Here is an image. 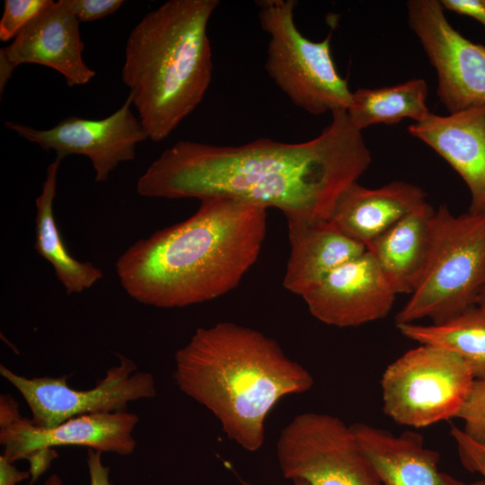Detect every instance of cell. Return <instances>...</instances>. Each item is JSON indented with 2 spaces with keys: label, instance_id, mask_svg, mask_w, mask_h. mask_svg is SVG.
Segmentation results:
<instances>
[{
  "label": "cell",
  "instance_id": "30",
  "mask_svg": "<svg viewBox=\"0 0 485 485\" xmlns=\"http://www.w3.org/2000/svg\"><path fill=\"white\" fill-rule=\"evenodd\" d=\"M30 477L29 471L18 470L4 455H0V485H16Z\"/></svg>",
  "mask_w": 485,
  "mask_h": 485
},
{
  "label": "cell",
  "instance_id": "31",
  "mask_svg": "<svg viewBox=\"0 0 485 485\" xmlns=\"http://www.w3.org/2000/svg\"><path fill=\"white\" fill-rule=\"evenodd\" d=\"M476 304L485 307V280H484V282H483L482 286L481 287L480 291L478 293Z\"/></svg>",
  "mask_w": 485,
  "mask_h": 485
},
{
  "label": "cell",
  "instance_id": "6",
  "mask_svg": "<svg viewBox=\"0 0 485 485\" xmlns=\"http://www.w3.org/2000/svg\"><path fill=\"white\" fill-rule=\"evenodd\" d=\"M260 26L269 36L266 70L276 85L297 107L313 115L348 110L352 92L338 72L330 33L312 41L296 28L294 0H261Z\"/></svg>",
  "mask_w": 485,
  "mask_h": 485
},
{
  "label": "cell",
  "instance_id": "8",
  "mask_svg": "<svg viewBox=\"0 0 485 485\" xmlns=\"http://www.w3.org/2000/svg\"><path fill=\"white\" fill-rule=\"evenodd\" d=\"M277 457L285 478L309 485H383L350 426L333 415H296L280 432Z\"/></svg>",
  "mask_w": 485,
  "mask_h": 485
},
{
  "label": "cell",
  "instance_id": "5",
  "mask_svg": "<svg viewBox=\"0 0 485 485\" xmlns=\"http://www.w3.org/2000/svg\"><path fill=\"white\" fill-rule=\"evenodd\" d=\"M485 280V214L435 211L433 245L426 271L395 324L429 319L445 322L476 304Z\"/></svg>",
  "mask_w": 485,
  "mask_h": 485
},
{
  "label": "cell",
  "instance_id": "20",
  "mask_svg": "<svg viewBox=\"0 0 485 485\" xmlns=\"http://www.w3.org/2000/svg\"><path fill=\"white\" fill-rule=\"evenodd\" d=\"M61 161L56 158L48 166L41 193L36 198L34 249L52 265L66 294L72 295L89 289L102 278L103 274L92 262L79 261L68 252L57 225L53 204Z\"/></svg>",
  "mask_w": 485,
  "mask_h": 485
},
{
  "label": "cell",
  "instance_id": "23",
  "mask_svg": "<svg viewBox=\"0 0 485 485\" xmlns=\"http://www.w3.org/2000/svg\"><path fill=\"white\" fill-rule=\"evenodd\" d=\"M49 0H5L0 21V40L14 39Z\"/></svg>",
  "mask_w": 485,
  "mask_h": 485
},
{
  "label": "cell",
  "instance_id": "13",
  "mask_svg": "<svg viewBox=\"0 0 485 485\" xmlns=\"http://www.w3.org/2000/svg\"><path fill=\"white\" fill-rule=\"evenodd\" d=\"M395 297L367 250L332 270L302 296L314 318L339 328L357 327L384 318Z\"/></svg>",
  "mask_w": 485,
  "mask_h": 485
},
{
  "label": "cell",
  "instance_id": "11",
  "mask_svg": "<svg viewBox=\"0 0 485 485\" xmlns=\"http://www.w3.org/2000/svg\"><path fill=\"white\" fill-rule=\"evenodd\" d=\"M139 418L128 411L87 414L71 418L55 427L42 428L22 416L16 400L0 395V444L11 463L56 446H85L101 453L128 455L137 441L133 436Z\"/></svg>",
  "mask_w": 485,
  "mask_h": 485
},
{
  "label": "cell",
  "instance_id": "16",
  "mask_svg": "<svg viewBox=\"0 0 485 485\" xmlns=\"http://www.w3.org/2000/svg\"><path fill=\"white\" fill-rule=\"evenodd\" d=\"M350 428L383 485H468L439 471V453L418 432L393 435L360 422Z\"/></svg>",
  "mask_w": 485,
  "mask_h": 485
},
{
  "label": "cell",
  "instance_id": "27",
  "mask_svg": "<svg viewBox=\"0 0 485 485\" xmlns=\"http://www.w3.org/2000/svg\"><path fill=\"white\" fill-rule=\"evenodd\" d=\"M444 9L470 16L485 26V0H440Z\"/></svg>",
  "mask_w": 485,
  "mask_h": 485
},
{
  "label": "cell",
  "instance_id": "25",
  "mask_svg": "<svg viewBox=\"0 0 485 485\" xmlns=\"http://www.w3.org/2000/svg\"><path fill=\"white\" fill-rule=\"evenodd\" d=\"M450 434L463 468L470 472L480 473L485 481V444L472 439L456 426L451 427Z\"/></svg>",
  "mask_w": 485,
  "mask_h": 485
},
{
  "label": "cell",
  "instance_id": "15",
  "mask_svg": "<svg viewBox=\"0 0 485 485\" xmlns=\"http://www.w3.org/2000/svg\"><path fill=\"white\" fill-rule=\"evenodd\" d=\"M408 131L462 177L471 194L468 213L485 214V104L445 116L430 113Z\"/></svg>",
  "mask_w": 485,
  "mask_h": 485
},
{
  "label": "cell",
  "instance_id": "33",
  "mask_svg": "<svg viewBox=\"0 0 485 485\" xmlns=\"http://www.w3.org/2000/svg\"><path fill=\"white\" fill-rule=\"evenodd\" d=\"M242 485H252L247 481H242ZM293 485H309L308 482H306L304 480H301V479H295V480H293Z\"/></svg>",
  "mask_w": 485,
  "mask_h": 485
},
{
  "label": "cell",
  "instance_id": "3",
  "mask_svg": "<svg viewBox=\"0 0 485 485\" xmlns=\"http://www.w3.org/2000/svg\"><path fill=\"white\" fill-rule=\"evenodd\" d=\"M179 389L219 420L249 452L265 440V420L283 397L310 390L313 378L262 332L230 322L198 328L174 356Z\"/></svg>",
  "mask_w": 485,
  "mask_h": 485
},
{
  "label": "cell",
  "instance_id": "21",
  "mask_svg": "<svg viewBox=\"0 0 485 485\" xmlns=\"http://www.w3.org/2000/svg\"><path fill=\"white\" fill-rule=\"evenodd\" d=\"M428 94L427 82L421 78L392 86L358 88L352 92L348 117L360 131L379 123L396 124L404 119L420 122L431 113L427 105Z\"/></svg>",
  "mask_w": 485,
  "mask_h": 485
},
{
  "label": "cell",
  "instance_id": "2",
  "mask_svg": "<svg viewBox=\"0 0 485 485\" xmlns=\"http://www.w3.org/2000/svg\"><path fill=\"white\" fill-rule=\"evenodd\" d=\"M267 207L227 196L200 199L186 220L128 247L115 267L135 301L181 308L217 298L256 262L266 236Z\"/></svg>",
  "mask_w": 485,
  "mask_h": 485
},
{
  "label": "cell",
  "instance_id": "26",
  "mask_svg": "<svg viewBox=\"0 0 485 485\" xmlns=\"http://www.w3.org/2000/svg\"><path fill=\"white\" fill-rule=\"evenodd\" d=\"M80 22H93L115 13L122 0H60Z\"/></svg>",
  "mask_w": 485,
  "mask_h": 485
},
{
  "label": "cell",
  "instance_id": "22",
  "mask_svg": "<svg viewBox=\"0 0 485 485\" xmlns=\"http://www.w3.org/2000/svg\"><path fill=\"white\" fill-rule=\"evenodd\" d=\"M406 338L419 344L446 348L469 366L474 380L485 381V307L473 305L454 318L439 323L416 322L396 325Z\"/></svg>",
  "mask_w": 485,
  "mask_h": 485
},
{
  "label": "cell",
  "instance_id": "10",
  "mask_svg": "<svg viewBox=\"0 0 485 485\" xmlns=\"http://www.w3.org/2000/svg\"><path fill=\"white\" fill-rule=\"evenodd\" d=\"M408 23L436 73V94L454 113L485 104V46L456 31L440 0H410Z\"/></svg>",
  "mask_w": 485,
  "mask_h": 485
},
{
  "label": "cell",
  "instance_id": "19",
  "mask_svg": "<svg viewBox=\"0 0 485 485\" xmlns=\"http://www.w3.org/2000/svg\"><path fill=\"white\" fill-rule=\"evenodd\" d=\"M435 211L426 201L366 247L396 295H411L426 271Z\"/></svg>",
  "mask_w": 485,
  "mask_h": 485
},
{
  "label": "cell",
  "instance_id": "34",
  "mask_svg": "<svg viewBox=\"0 0 485 485\" xmlns=\"http://www.w3.org/2000/svg\"><path fill=\"white\" fill-rule=\"evenodd\" d=\"M468 485H485V481L482 479V480L472 482Z\"/></svg>",
  "mask_w": 485,
  "mask_h": 485
},
{
  "label": "cell",
  "instance_id": "9",
  "mask_svg": "<svg viewBox=\"0 0 485 485\" xmlns=\"http://www.w3.org/2000/svg\"><path fill=\"white\" fill-rule=\"evenodd\" d=\"M119 364L88 390L67 384L68 375L28 378L4 365L0 374L21 393L31 412V421L42 428L55 427L71 418L87 414L127 411L131 401L156 395L152 374L137 371L136 363L116 354Z\"/></svg>",
  "mask_w": 485,
  "mask_h": 485
},
{
  "label": "cell",
  "instance_id": "1",
  "mask_svg": "<svg viewBox=\"0 0 485 485\" xmlns=\"http://www.w3.org/2000/svg\"><path fill=\"white\" fill-rule=\"evenodd\" d=\"M302 143L259 138L242 146L178 141L138 178L137 192L168 199L227 196L279 209L287 221L328 220L372 156L347 110Z\"/></svg>",
  "mask_w": 485,
  "mask_h": 485
},
{
  "label": "cell",
  "instance_id": "32",
  "mask_svg": "<svg viewBox=\"0 0 485 485\" xmlns=\"http://www.w3.org/2000/svg\"><path fill=\"white\" fill-rule=\"evenodd\" d=\"M43 485H63V481L57 474H52L45 481Z\"/></svg>",
  "mask_w": 485,
  "mask_h": 485
},
{
  "label": "cell",
  "instance_id": "29",
  "mask_svg": "<svg viewBox=\"0 0 485 485\" xmlns=\"http://www.w3.org/2000/svg\"><path fill=\"white\" fill-rule=\"evenodd\" d=\"M57 457V454L53 448L41 449L31 454L26 459L30 463V484L36 482L38 479L48 469L51 462Z\"/></svg>",
  "mask_w": 485,
  "mask_h": 485
},
{
  "label": "cell",
  "instance_id": "18",
  "mask_svg": "<svg viewBox=\"0 0 485 485\" xmlns=\"http://www.w3.org/2000/svg\"><path fill=\"white\" fill-rule=\"evenodd\" d=\"M287 222L290 254L282 285L295 295L303 296L332 270L366 251L329 219Z\"/></svg>",
  "mask_w": 485,
  "mask_h": 485
},
{
  "label": "cell",
  "instance_id": "12",
  "mask_svg": "<svg viewBox=\"0 0 485 485\" xmlns=\"http://www.w3.org/2000/svg\"><path fill=\"white\" fill-rule=\"evenodd\" d=\"M131 105L128 97L119 109L104 119L69 116L48 129L13 121H6L4 126L42 149L55 151L60 160L72 154L86 156L94 170V181L103 182L120 163L134 160L137 145L148 139Z\"/></svg>",
  "mask_w": 485,
  "mask_h": 485
},
{
  "label": "cell",
  "instance_id": "7",
  "mask_svg": "<svg viewBox=\"0 0 485 485\" xmlns=\"http://www.w3.org/2000/svg\"><path fill=\"white\" fill-rule=\"evenodd\" d=\"M474 382L467 364L446 348L419 344L384 371L383 410L401 426L419 428L457 418Z\"/></svg>",
  "mask_w": 485,
  "mask_h": 485
},
{
  "label": "cell",
  "instance_id": "17",
  "mask_svg": "<svg viewBox=\"0 0 485 485\" xmlns=\"http://www.w3.org/2000/svg\"><path fill=\"white\" fill-rule=\"evenodd\" d=\"M419 186L392 181L369 189L354 182L338 198L329 220L366 248L394 224L426 202Z\"/></svg>",
  "mask_w": 485,
  "mask_h": 485
},
{
  "label": "cell",
  "instance_id": "14",
  "mask_svg": "<svg viewBox=\"0 0 485 485\" xmlns=\"http://www.w3.org/2000/svg\"><path fill=\"white\" fill-rule=\"evenodd\" d=\"M84 48L77 18L60 0H49L13 42L0 49L1 94L14 68L25 63L57 70L68 86L89 83L95 72L83 59Z\"/></svg>",
  "mask_w": 485,
  "mask_h": 485
},
{
  "label": "cell",
  "instance_id": "24",
  "mask_svg": "<svg viewBox=\"0 0 485 485\" xmlns=\"http://www.w3.org/2000/svg\"><path fill=\"white\" fill-rule=\"evenodd\" d=\"M457 418L463 421L462 429L467 436L485 444V381L474 380Z\"/></svg>",
  "mask_w": 485,
  "mask_h": 485
},
{
  "label": "cell",
  "instance_id": "4",
  "mask_svg": "<svg viewBox=\"0 0 485 485\" xmlns=\"http://www.w3.org/2000/svg\"><path fill=\"white\" fill-rule=\"evenodd\" d=\"M218 0H169L147 13L126 42L122 80L154 142L165 139L202 101L213 73L207 36Z\"/></svg>",
  "mask_w": 485,
  "mask_h": 485
},
{
  "label": "cell",
  "instance_id": "28",
  "mask_svg": "<svg viewBox=\"0 0 485 485\" xmlns=\"http://www.w3.org/2000/svg\"><path fill=\"white\" fill-rule=\"evenodd\" d=\"M101 452L88 449L87 467L89 472L90 485H112L110 481V468L103 464Z\"/></svg>",
  "mask_w": 485,
  "mask_h": 485
}]
</instances>
